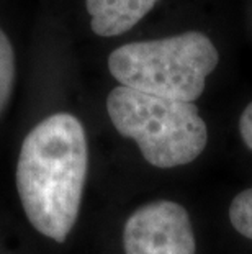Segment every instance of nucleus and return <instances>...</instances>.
<instances>
[{
    "label": "nucleus",
    "instance_id": "nucleus-1",
    "mask_svg": "<svg viewBox=\"0 0 252 254\" xmlns=\"http://www.w3.org/2000/svg\"><path fill=\"white\" fill-rule=\"evenodd\" d=\"M89 167L84 127L59 112L26 134L17 164V190L36 231L62 243L76 225Z\"/></svg>",
    "mask_w": 252,
    "mask_h": 254
},
{
    "label": "nucleus",
    "instance_id": "nucleus-2",
    "mask_svg": "<svg viewBox=\"0 0 252 254\" xmlns=\"http://www.w3.org/2000/svg\"><path fill=\"white\" fill-rule=\"evenodd\" d=\"M106 112L116 131L135 139L143 158L160 169L192 163L208 143L206 123L190 102L118 85L106 97Z\"/></svg>",
    "mask_w": 252,
    "mask_h": 254
},
{
    "label": "nucleus",
    "instance_id": "nucleus-3",
    "mask_svg": "<svg viewBox=\"0 0 252 254\" xmlns=\"http://www.w3.org/2000/svg\"><path fill=\"white\" fill-rule=\"evenodd\" d=\"M218 61L210 38L200 31H185L116 48L108 56V69L120 85L194 104Z\"/></svg>",
    "mask_w": 252,
    "mask_h": 254
},
{
    "label": "nucleus",
    "instance_id": "nucleus-4",
    "mask_svg": "<svg viewBox=\"0 0 252 254\" xmlns=\"http://www.w3.org/2000/svg\"><path fill=\"white\" fill-rule=\"evenodd\" d=\"M125 254H195L190 217L180 203L157 200L139 207L123 228Z\"/></svg>",
    "mask_w": 252,
    "mask_h": 254
},
{
    "label": "nucleus",
    "instance_id": "nucleus-5",
    "mask_svg": "<svg viewBox=\"0 0 252 254\" xmlns=\"http://www.w3.org/2000/svg\"><path fill=\"white\" fill-rule=\"evenodd\" d=\"M157 2L159 0H85V7L94 33L111 38L130 31Z\"/></svg>",
    "mask_w": 252,
    "mask_h": 254
},
{
    "label": "nucleus",
    "instance_id": "nucleus-6",
    "mask_svg": "<svg viewBox=\"0 0 252 254\" xmlns=\"http://www.w3.org/2000/svg\"><path fill=\"white\" fill-rule=\"evenodd\" d=\"M15 84V53L8 36L0 28V117L7 109Z\"/></svg>",
    "mask_w": 252,
    "mask_h": 254
},
{
    "label": "nucleus",
    "instance_id": "nucleus-7",
    "mask_svg": "<svg viewBox=\"0 0 252 254\" xmlns=\"http://www.w3.org/2000/svg\"><path fill=\"white\" fill-rule=\"evenodd\" d=\"M229 221L238 233L252 240V187L234 197L229 205Z\"/></svg>",
    "mask_w": 252,
    "mask_h": 254
},
{
    "label": "nucleus",
    "instance_id": "nucleus-8",
    "mask_svg": "<svg viewBox=\"0 0 252 254\" xmlns=\"http://www.w3.org/2000/svg\"><path fill=\"white\" fill-rule=\"evenodd\" d=\"M239 131L241 136H243V141L252 151V102L246 107L239 118Z\"/></svg>",
    "mask_w": 252,
    "mask_h": 254
}]
</instances>
